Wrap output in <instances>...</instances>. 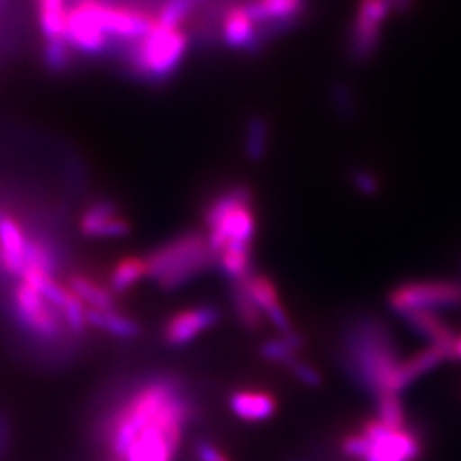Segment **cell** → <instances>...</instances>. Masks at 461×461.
Masks as SVG:
<instances>
[{
  "instance_id": "1",
  "label": "cell",
  "mask_w": 461,
  "mask_h": 461,
  "mask_svg": "<svg viewBox=\"0 0 461 461\" xmlns=\"http://www.w3.org/2000/svg\"><path fill=\"white\" fill-rule=\"evenodd\" d=\"M194 403L182 381L154 376L115 405L99 429L110 461H175Z\"/></svg>"
},
{
  "instance_id": "2",
  "label": "cell",
  "mask_w": 461,
  "mask_h": 461,
  "mask_svg": "<svg viewBox=\"0 0 461 461\" xmlns=\"http://www.w3.org/2000/svg\"><path fill=\"white\" fill-rule=\"evenodd\" d=\"M207 241L219 268L238 272L251 264V245L257 234L253 195L245 185L222 190L205 207Z\"/></svg>"
},
{
  "instance_id": "3",
  "label": "cell",
  "mask_w": 461,
  "mask_h": 461,
  "mask_svg": "<svg viewBox=\"0 0 461 461\" xmlns=\"http://www.w3.org/2000/svg\"><path fill=\"white\" fill-rule=\"evenodd\" d=\"M342 363L347 375L356 383L379 396L396 364L400 363L392 331L376 318H359L342 339Z\"/></svg>"
},
{
  "instance_id": "4",
  "label": "cell",
  "mask_w": 461,
  "mask_h": 461,
  "mask_svg": "<svg viewBox=\"0 0 461 461\" xmlns=\"http://www.w3.org/2000/svg\"><path fill=\"white\" fill-rule=\"evenodd\" d=\"M148 277L163 291H176L214 265L207 236L190 230L166 241L146 257Z\"/></svg>"
},
{
  "instance_id": "5",
  "label": "cell",
  "mask_w": 461,
  "mask_h": 461,
  "mask_svg": "<svg viewBox=\"0 0 461 461\" xmlns=\"http://www.w3.org/2000/svg\"><path fill=\"white\" fill-rule=\"evenodd\" d=\"M190 36L185 28H169L158 21L152 30L125 51V64L135 77L146 83H165L176 74L188 50Z\"/></svg>"
},
{
  "instance_id": "6",
  "label": "cell",
  "mask_w": 461,
  "mask_h": 461,
  "mask_svg": "<svg viewBox=\"0 0 461 461\" xmlns=\"http://www.w3.org/2000/svg\"><path fill=\"white\" fill-rule=\"evenodd\" d=\"M340 447L354 461H417L422 455V441L409 424L388 426L379 419L346 434Z\"/></svg>"
},
{
  "instance_id": "7",
  "label": "cell",
  "mask_w": 461,
  "mask_h": 461,
  "mask_svg": "<svg viewBox=\"0 0 461 461\" xmlns=\"http://www.w3.org/2000/svg\"><path fill=\"white\" fill-rule=\"evenodd\" d=\"M36 21L43 36V62L51 72H66L74 62L67 43L70 0H33Z\"/></svg>"
},
{
  "instance_id": "8",
  "label": "cell",
  "mask_w": 461,
  "mask_h": 461,
  "mask_svg": "<svg viewBox=\"0 0 461 461\" xmlns=\"http://www.w3.org/2000/svg\"><path fill=\"white\" fill-rule=\"evenodd\" d=\"M13 308L17 323L28 331V335L43 342H55L64 335L66 320L59 308L28 284H17L13 294Z\"/></svg>"
},
{
  "instance_id": "9",
  "label": "cell",
  "mask_w": 461,
  "mask_h": 461,
  "mask_svg": "<svg viewBox=\"0 0 461 461\" xmlns=\"http://www.w3.org/2000/svg\"><path fill=\"white\" fill-rule=\"evenodd\" d=\"M67 43L74 55L84 57H99L113 47L101 16V0H70Z\"/></svg>"
},
{
  "instance_id": "10",
  "label": "cell",
  "mask_w": 461,
  "mask_h": 461,
  "mask_svg": "<svg viewBox=\"0 0 461 461\" xmlns=\"http://www.w3.org/2000/svg\"><path fill=\"white\" fill-rule=\"evenodd\" d=\"M388 304L400 316L411 312L438 313V310L460 306L461 284L451 280L407 282L390 293Z\"/></svg>"
},
{
  "instance_id": "11",
  "label": "cell",
  "mask_w": 461,
  "mask_h": 461,
  "mask_svg": "<svg viewBox=\"0 0 461 461\" xmlns=\"http://www.w3.org/2000/svg\"><path fill=\"white\" fill-rule=\"evenodd\" d=\"M392 9V0H359L348 34V49L354 60H367L378 49L383 23Z\"/></svg>"
},
{
  "instance_id": "12",
  "label": "cell",
  "mask_w": 461,
  "mask_h": 461,
  "mask_svg": "<svg viewBox=\"0 0 461 461\" xmlns=\"http://www.w3.org/2000/svg\"><path fill=\"white\" fill-rule=\"evenodd\" d=\"M221 320V312L215 306L186 308L167 318L163 327V339L169 347L188 346L200 333L212 329Z\"/></svg>"
},
{
  "instance_id": "13",
  "label": "cell",
  "mask_w": 461,
  "mask_h": 461,
  "mask_svg": "<svg viewBox=\"0 0 461 461\" xmlns=\"http://www.w3.org/2000/svg\"><path fill=\"white\" fill-rule=\"evenodd\" d=\"M79 230L86 238H123L132 226L112 200H96L84 209Z\"/></svg>"
},
{
  "instance_id": "14",
  "label": "cell",
  "mask_w": 461,
  "mask_h": 461,
  "mask_svg": "<svg viewBox=\"0 0 461 461\" xmlns=\"http://www.w3.org/2000/svg\"><path fill=\"white\" fill-rule=\"evenodd\" d=\"M248 294L255 301V304L260 308L265 318L279 330V333H289L294 327L291 323V318L285 312L284 304L280 303L277 287L274 280L262 274H249L247 279H243Z\"/></svg>"
},
{
  "instance_id": "15",
  "label": "cell",
  "mask_w": 461,
  "mask_h": 461,
  "mask_svg": "<svg viewBox=\"0 0 461 461\" xmlns=\"http://www.w3.org/2000/svg\"><path fill=\"white\" fill-rule=\"evenodd\" d=\"M221 36L230 49H255L260 43V28L247 4L230 5L222 13Z\"/></svg>"
},
{
  "instance_id": "16",
  "label": "cell",
  "mask_w": 461,
  "mask_h": 461,
  "mask_svg": "<svg viewBox=\"0 0 461 461\" xmlns=\"http://www.w3.org/2000/svg\"><path fill=\"white\" fill-rule=\"evenodd\" d=\"M306 7V0H251L248 9L258 28L264 26L268 32L284 30L297 21Z\"/></svg>"
},
{
  "instance_id": "17",
  "label": "cell",
  "mask_w": 461,
  "mask_h": 461,
  "mask_svg": "<svg viewBox=\"0 0 461 461\" xmlns=\"http://www.w3.org/2000/svg\"><path fill=\"white\" fill-rule=\"evenodd\" d=\"M230 412L247 422H262L277 411V402L265 390H236L230 396Z\"/></svg>"
},
{
  "instance_id": "18",
  "label": "cell",
  "mask_w": 461,
  "mask_h": 461,
  "mask_svg": "<svg viewBox=\"0 0 461 461\" xmlns=\"http://www.w3.org/2000/svg\"><path fill=\"white\" fill-rule=\"evenodd\" d=\"M402 318L415 333H419L428 340L429 346L446 347L451 352V346L456 335L436 312H411V313L402 314Z\"/></svg>"
},
{
  "instance_id": "19",
  "label": "cell",
  "mask_w": 461,
  "mask_h": 461,
  "mask_svg": "<svg viewBox=\"0 0 461 461\" xmlns=\"http://www.w3.org/2000/svg\"><path fill=\"white\" fill-rule=\"evenodd\" d=\"M86 323L103 330L116 339L131 340L140 335V325L127 314L120 313L118 310H95L86 308Z\"/></svg>"
},
{
  "instance_id": "20",
  "label": "cell",
  "mask_w": 461,
  "mask_h": 461,
  "mask_svg": "<svg viewBox=\"0 0 461 461\" xmlns=\"http://www.w3.org/2000/svg\"><path fill=\"white\" fill-rule=\"evenodd\" d=\"M67 287L81 299L86 308H95V310H115V294L110 291V287L99 284L96 280L76 274L68 277Z\"/></svg>"
},
{
  "instance_id": "21",
  "label": "cell",
  "mask_w": 461,
  "mask_h": 461,
  "mask_svg": "<svg viewBox=\"0 0 461 461\" xmlns=\"http://www.w3.org/2000/svg\"><path fill=\"white\" fill-rule=\"evenodd\" d=\"M148 277V262L142 257H125L116 262L110 272L108 287L113 294H122L132 289L142 279Z\"/></svg>"
},
{
  "instance_id": "22",
  "label": "cell",
  "mask_w": 461,
  "mask_h": 461,
  "mask_svg": "<svg viewBox=\"0 0 461 461\" xmlns=\"http://www.w3.org/2000/svg\"><path fill=\"white\" fill-rule=\"evenodd\" d=\"M304 346V339L297 331H289V333H280L276 339H268L260 346V354L262 357L270 361V363L287 366L291 361L299 357V350Z\"/></svg>"
},
{
  "instance_id": "23",
  "label": "cell",
  "mask_w": 461,
  "mask_h": 461,
  "mask_svg": "<svg viewBox=\"0 0 461 461\" xmlns=\"http://www.w3.org/2000/svg\"><path fill=\"white\" fill-rule=\"evenodd\" d=\"M230 299H232V308L238 321L241 323L243 329L248 331H257L262 329L265 316L260 308L255 304V301L248 294L247 287L243 280L230 282Z\"/></svg>"
},
{
  "instance_id": "24",
  "label": "cell",
  "mask_w": 461,
  "mask_h": 461,
  "mask_svg": "<svg viewBox=\"0 0 461 461\" xmlns=\"http://www.w3.org/2000/svg\"><path fill=\"white\" fill-rule=\"evenodd\" d=\"M268 149V127L264 118H251L247 125V139H245V152L248 159L253 163H260Z\"/></svg>"
},
{
  "instance_id": "25",
  "label": "cell",
  "mask_w": 461,
  "mask_h": 461,
  "mask_svg": "<svg viewBox=\"0 0 461 461\" xmlns=\"http://www.w3.org/2000/svg\"><path fill=\"white\" fill-rule=\"evenodd\" d=\"M285 369H289L293 373V376H296L301 383L308 384V386H320L321 384V375L318 373V369L306 361H303L301 357H296L294 361L285 366Z\"/></svg>"
},
{
  "instance_id": "26",
  "label": "cell",
  "mask_w": 461,
  "mask_h": 461,
  "mask_svg": "<svg viewBox=\"0 0 461 461\" xmlns=\"http://www.w3.org/2000/svg\"><path fill=\"white\" fill-rule=\"evenodd\" d=\"M352 183L364 195H375L379 190L378 178L373 173H369L367 169L352 171Z\"/></svg>"
},
{
  "instance_id": "27",
  "label": "cell",
  "mask_w": 461,
  "mask_h": 461,
  "mask_svg": "<svg viewBox=\"0 0 461 461\" xmlns=\"http://www.w3.org/2000/svg\"><path fill=\"white\" fill-rule=\"evenodd\" d=\"M197 461H230L228 455L209 439H200L195 445Z\"/></svg>"
},
{
  "instance_id": "28",
  "label": "cell",
  "mask_w": 461,
  "mask_h": 461,
  "mask_svg": "<svg viewBox=\"0 0 461 461\" xmlns=\"http://www.w3.org/2000/svg\"><path fill=\"white\" fill-rule=\"evenodd\" d=\"M451 359L453 361H461V335H456L451 346Z\"/></svg>"
},
{
  "instance_id": "29",
  "label": "cell",
  "mask_w": 461,
  "mask_h": 461,
  "mask_svg": "<svg viewBox=\"0 0 461 461\" xmlns=\"http://www.w3.org/2000/svg\"><path fill=\"white\" fill-rule=\"evenodd\" d=\"M411 2L412 0H392V5L393 7H398V9H405V7H409L411 5Z\"/></svg>"
}]
</instances>
